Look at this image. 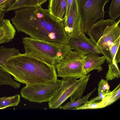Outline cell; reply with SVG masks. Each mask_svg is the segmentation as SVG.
<instances>
[{
  "label": "cell",
  "instance_id": "11",
  "mask_svg": "<svg viewBox=\"0 0 120 120\" xmlns=\"http://www.w3.org/2000/svg\"><path fill=\"white\" fill-rule=\"evenodd\" d=\"M105 61V58L103 55L100 56L96 54L85 55L83 60L82 66L86 75L93 70H97L98 72L102 71L101 66Z\"/></svg>",
  "mask_w": 120,
  "mask_h": 120
},
{
  "label": "cell",
  "instance_id": "1",
  "mask_svg": "<svg viewBox=\"0 0 120 120\" xmlns=\"http://www.w3.org/2000/svg\"><path fill=\"white\" fill-rule=\"evenodd\" d=\"M11 21L18 32L33 38L69 44L70 38L65 32L64 21L55 18L41 5L15 10Z\"/></svg>",
  "mask_w": 120,
  "mask_h": 120
},
{
  "label": "cell",
  "instance_id": "17",
  "mask_svg": "<svg viewBox=\"0 0 120 120\" xmlns=\"http://www.w3.org/2000/svg\"><path fill=\"white\" fill-rule=\"evenodd\" d=\"M20 99L19 94L11 97L0 98V109H4L7 107L18 105L20 102Z\"/></svg>",
  "mask_w": 120,
  "mask_h": 120
},
{
  "label": "cell",
  "instance_id": "15",
  "mask_svg": "<svg viewBox=\"0 0 120 120\" xmlns=\"http://www.w3.org/2000/svg\"><path fill=\"white\" fill-rule=\"evenodd\" d=\"M120 97V84L112 91L107 93L101 101L102 107L105 108L112 104Z\"/></svg>",
  "mask_w": 120,
  "mask_h": 120
},
{
  "label": "cell",
  "instance_id": "13",
  "mask_svg": "<svg viewBox=\"0 0 120 120\" xmlns=\"http://www.w3.org/2000/svg\"><path fill=\"white\" fill-rule=\"evenodd\" d=\"M16 30L10 20L4 19L0 26V44L7 43L14 38Z\"/></svg>",
  "mask_w": 120,
  "mask_h": 120
},
{
  "label": "cell",
  "instance_id": "3",
  "mask_svg": "<svg viewBox=\"0 0 120 120\" xmlns=\"http://www.w3.org/2000/svg\"><path fill=\"white\" fill-rule=\"evenodd\" d=\"M120 18L100 19L94 23L86 33L105 58L107 64L120 62Z\"/></svg>",
  "mask_w": 120,
  "mask_h": 120
},
{
  "label": "cell",
  "instance_id": "7",
  "mask_svg": "<svg viewBox=\"0 0 120 120\" xmlns=\"http://www.w3.org/2000/svg\"><path fill=\"white\" fill-rule=\"evenodd\" d=\"M85 55L82 52L71 51L59 63L54 66L58 76L78 79L86 75L82 66Z\"/></svg>",
  "mask_w": 120,
  "mask_h": 120
},
{
  "label": "cell",
  "instance_id": "19",
  "mask_svg": "<svg viewBox=\"0 0 120 120\" xmlns=\"http://www.w3.org/2000/svg\"><path fill=\"white\" fill-rule=\"evenodd\" d=\"M117 64L115 63L109 64L108 70L105 77L108 81L120 77V71Z\"/></svg>",
  "mask_w": 120,
  "mask_h": 120
},
{
  "label": "cell",
  "instance_id": "24",
  "mask_svg": "<svg viewBox=\"0 0 120 120\" xmlns=\"http://www.w3.org/2000/svg\"><path fill=\"white\" fill-rule=\"evenodd\" d=\"M98 95L97 96L91 99L89 101L90 102H93L99 100H102L107 94H105L102 92L98 88Z\"/></svg>",
  "mask_w": 120,
  "mask_h": 120
},
{
  "label": "cell",
  "instance_id": "23",
  "mask_svg": "<svg viewBox=\"0 0 120 120\" xmlns=\"http://www.w3.org/2000/svg\"><path fill=\"white\" fill-rule=\"evenodd\" d=\"M15 0H0V11H5Z\"/></svg>",
  "mask_w": 120,
  "mask_h": 120
},
{
  "label": "cell",
  "instance_id": "8",
  "mask_svg": "<svg viewBox=\"0 0 120 120\" xmlns=\"http://www.w3.org/2000/svg\"><path fill=\"white\" fill-rule=\"evenodd\" d=\"M61 80L57 79L47 84L26 85L21 89V96L30 102L41 103L49 102L60 87Z\"/></svg>",
  "mask_w": 120,
  "mask_h": 120
},
{
  "label": "cell",
  "instance_id": "16",
  "mask_svg": "<svg viewBox=\"0 0 120 120\" xmlns=\"http://www.w3.org/2000/svg\"><path fill=\"white\" fill-rule=\"evenodd\" d=\"M39 0H16L6 10L7 11L24 8L35 7L39 5Z\"/></svg>",
  "mask_w": 120,
  "mask_h": 120
},
{
  "label": "cell",
  "instance_id": "4",
  "mask_svg": "<svg viewBox=\"0 0 120 120\" xmlns=\"http://www.w3.org/2000/svg\"><path fill=\"white\" fill-rule=\"evenodd\" d=\"M22 41L25 54L50 65L59 63L73 49L69 44L26 37Z\"/></svg>",
  "mask_w": 120,
  "mask_h": 120
},
{
  "label": "cell",
  "instance_id": "25",
  "mask_svg": "<svg viewBox=\"0 0 120 120\" xmlns=\"http://www.w3.org/2000/svg\"><path fill=\"white\" fill-rule=\"evenodd\" d=\"M73 0H67L66 13L65 18L68 16L70 12Z\"/></svg>",
  "mask_w": 120,
  "mask_h": 120
},
{
  "label": "cell",
  "instance_id": "5",
  "mask_svg": "<svg viewBox=\"0 0 120 120\" xmlns=\"http://www.w3.org/2000/svg\"><path fill=\"white\" fill-rule=\"evenodd\" d=\"M90 75L89 74L85 75L78 80L71 77L62 78L60 87L49 101V108L55 109L59 108L69 97L70 101L82 98Z\"/></svg>",
  "mask_w": 120,
  "mask_h": 120
},
{
  "label": "cell",
  "instance_id": "21",
  "mask_svg": "<svg viewBox=\"0 0 120 120\" xmlns=\"http://www.w3.org/2000/svg\"><path fill=\"white\" fill-rule=\"evenodd\" d=\"M102 108V105L101 101L98 102H90L88 101L83 105L72 109H94Z\"/></svg>",
  "mask_w": 120,
  "mask_h": 120
},
{
  "label": "cell",
  "instance_id": "6",
  "mask_svg": "<svg viewBox=\"0 0 120 120\" xmlns=\"http://www.w3.org/2000/svg\"><path fill=\"white\" fill-rule=\"evenodd\" d=\"M109 0H78L82 32L87 33L89 28L98 19H103L104 8Z\"/></svg>",
  "mask_w": 120,
  "mask_h": 120
},
{
  "label": "cell",
  "instance_id": "20",
  "mask_svg": "<svg viewBox=\"0 0 120 120\" xmlns=\"http://www.w3.org/2000/svg\"><path fill=\"white\" fill-rule=\"evenodd\" d=\"M108 13L111 19L115 20L120 15V0H112Z\"/></svg>",
  "mask_w": 120,
  "mask_h": 120
},
{
  "label": "cell",
  "instance_id": "27",
  "mask_svg": "<svg viewBox=\"0 0 120 120\" xmlns=\"http://www.w3.org/2000/svg\"><path fill=\"white\" fill-rule=\"evenodd\" d=\"M47 0H39V5H41L45 2Z\"/></svg>",
  "mask_w": 120,
  "mask_h": 120
},
{
  "label": "cell",
  "instance_id": "2",
  "mask_svg": "<svg viewBox=\"0 0 120 120\" xmlns=\"http://www.w3.org/2000/svg\"><path fill=\"white\" fill-rule=\"evenodd\" d=\"M0 68L26 85L47 84L57 79L54 66L24 53L11 57Z\"/></svg>",
  "mask_w": 120,
  "mask_h": 120
},
{
  "label": "cell",
  "instance_id": "28",
  "mask_svg": "<svg viewBox=\"0 0 120 120\" xmlns=\"http://www.w3.org/2000/svg\"></svg>",
  "mask_w": 120,
  "mask_h": 120
},
{
  "label": "cell",
  "instance_id": "12",
  "mask_svg": "<svg viewBox=\"0 0 120 120\" xmlns=\"http://www.w3.org/2000/svg\"><path fill=\"white\" fill-rule=\"evenodd\" d=\"M67 3V0H49L48 9L52 15L64 21L66 17Z\"/></svg>",
  "mask_w": 120,
  "mask_h": 120
},
{
  "label": "cell",
  "instance_id": "26",
  "mask_svg": "<svg viewBox=\"0 0 120 120\" xmlns=\"http://www.w3.org/2000/svg\"><path fill=\"white\" fill-rule=\"evenodd\" d=\"M4 19V16L1 12H0V26L1 24Z\"/></svg>",
  "mask_w": 120,
  "mask_h": 120
},
{
  "label": "cell",
  "instance_id": "18",
  "mask_svg": "<svg viewBox=\"0 0 120 120\" xmlns=\"http://www.w3.org/2000/svg\"><path fill=\"white\" fill-rule=\"evenodd\" d=\"M96 89V88H95L91 92L87 94L83 98L73 101H69L64 105L60 106L59 108L60 109H70L73 107L76 108L78 107L82 104H84L88 101L89 97L95 91Z\"/></svg>",
  "mask_w": 120,
  "mask_h": 120
},
{
  "label": "cell",
  "instance_id": "9",
  "mask_svg": "<svg viewBox=\"0 0 120 120\" xmlns=\"http://www.w3.org/2000/svg\"><path fill=\"white\" fill-rule=\"evenodd\" d=\"M63 23L65 32L69 38L74 37L82 32L78 0H74L70 12L64 20Z\"/></svg>",
  "mask_w": 120,
  "mask_h": 120
},
{
  "label": "cell",
  "instance_id": "22",
  "mask_svg": "<svg viewBox=\"0 0 120 120\" xmlns=\"http://www.w3.org/2000/svg\"><path fill=\"white\" fill-rule=\"evenodd\" d=\"M98 89L102 92L107 94L111 91L108 81L106 79H102L98 84Z\"/></svg>",
  "mask_w": 120,
  "mask_h": 120
},
{
  "label": "cell",
  "instance_id": "10",
  "mask_svg": "<svg viewBox=\"0 0 120 120\" xmlns=\"http://www.w3.org/2000/svg\"><path fill=\"white\" fill-rule=\"evenodd\" d=\"M69 44L73 49L83 53L85 55L102 54L101 52L97 48L95 45L82 32L70 38Z\"/></svg>",
  "mask_w": 120,
  "mask_h": 120
},
{
  "label": "cell",
  "instance_id": "14",
  "mask_svg": "<svg viewBox=\"0 0 120 120\" xmlns=\"http://www.w3.org/2000/svg\"><path fill=\"white\" fill-rule=\"evenodd\" d=\"M19 53V50L15 48L0 46V66L4 64L10 57ZM5 79L3 72L0 69V86L5 85Z\"/></svg>",
  "mask_w": 120,
  "mask_h": 120
}]
</instances>
